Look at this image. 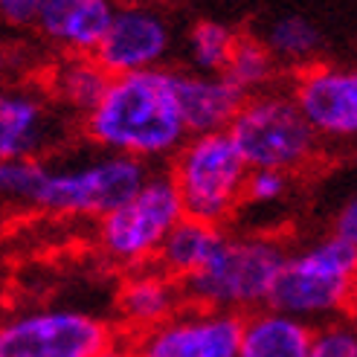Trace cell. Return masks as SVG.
<instances>
[{"mask_svg": "<svg viewBox=\"0 0 357 357\" xmlns=\"http://www.w3.org/2000/svg\"><path fill=\"white\" fill-rule=\"evenodd\" d=\"M264 44L271 47L279 64H296L299 70H305L317 64V52L323 47V35H319L317 24H311L302 15H284L267 26Z\"/></svg>", "mask_w": 357, "mask_h": 357, "instance_id": "19", "label": "cell"}, {"mask_svg": "<svg viewBox=\"0 0 357 357\" xmlns=\"http://www.w3.org/2000/svg\"><path fill=\"white\" fill-rule=\"evenodd\" d=\"M291 93L319 139H357V64H311L296 73Z\"/></svg>", "mask_w": 357, "mask_h": 357, "instance_id": "10", "label": "cell"}, {"mask_svg": "<svg viewBox=\"0 0 357 357\" xmlns=\"http://www.w3.org/2000/svg\"><path fill=\"white\" fill-rule=\"evenodd\" d=\"M169 47L172 29L163 15L146 3H122L93 59L116 79L157 70Z\"/></svg>", "mask_w": 357, "mask_h": 357, "instance_id": "11", "label": "cell"}, {"mask_svg": "<svg viewBox=\"0 0 357 357\" xmlns=\"http://www.w3.org/2000/svg\"><path fill=\"white\" fill-rule=\"evenodd\" d=\"M125 334L84 308H26L0 326V357H119Z\"/></svg>", "mask_w": 357, "mask_h": 357, "instance_id": "7", "label": "cell"}, {"mask_svg": "<svg viewBox=\"0 0 357 357\" xmlns=\"http://www.w3.org/2000/svg\"><path fill=\"white\" fill-rule=\"evenodd\" d=\"M227 134L250 169H276L284 174L308 166L319 146V137L299 111L294 93L276 91L250 96Z\"/></svg>", "mask_w": 357, "mask_h": 357, "instance_id": "8", "label": "cell"}, {"mask_svg": "<svg viewBox=\"0 0 357 357\" xmlns=\"http://www.w3.org/2000/svg\"><path fill=\"white\" fill-rule=\"evenodd\" d=\"M111 73L93 56H67L50 79V93L59 105L82 114V119L102 102Z\"/></svg>", "mask_w": 357, "mask_h": 357, "instance_id": "18", "label": "cell"}, {"mask_svg": "<svg viewBox=\"0 0 357 357\" xmlns=\"http://www.w3.org/2000/svg\"><path fill=\"white\" fill-rule=\"evenodd\" d=\"M186 218L174 181L169 172H151L142 189L128 204L114 209L93 227V244L105 261L125 273L154 264L169 233Z\"/></svg>", "mask_w": 357, "mask_h": 357, "instance_id": "6", "label": "cell"}, {"mask_svg": "<svg viewBox=\"0 0 357 357\" xmlns=\"http://www.w3.org/2000/svg\"><path fill=\"white\" fill-rule=\"evenodd\" d=\"M236 29H229L221 21H198L189 29V61L195 67V73H224L229 59H233V50L238 44Z\"/></svg>", "mask_w": 357, "mask_h": 357, "instance_id": "21", "label": "cell"}, {"mask_svg": "<svg viewBox=\"0 0 357 357\" xmlns=\"http://www.w3.org/2000/svg\"><path fill=\"white\" fill-rule=\"evenodd\" d=\"M331 233H334L337 238H343V241H349V244L357 247V189L349 192L346 198L340 201V206L334 209Z\"/></svg>", "mask_w": 357, "mask_h": 357, "instance_id": "24", "label": "cell"}, {"mask_svg": "<svg viewBox=\"0 0 357 357\" xmlns=\"http://www.w3.org/2000/svg\"><path fill=\"white\" fill-rule=\"evenodd\" d=\"M172 181L186 218L224 227L244 204L250 166L227 131L189 137L172 157Z\"/></svg>", "mask_w": 357, "mask_h": 357, "instance_id": "5", "label": "cell"}, {"mask_svg": "<svg viewBox=\"0 0 357 357\" xmlns=\"http://www.w3.org/2000/svg\"><path fill=\"white\" fill-rule=\"evenodd\" d=\"M357 299V247L334 233L291 250L271 308L305 319L314 328L334 323Z\"/></svg>", "mask_w": 357, "mask_h": 357, "instance_id": "4", "label": "cell"}, {"mask_svg": "<svg viewBox=\"0 0 357 357\" xmlns=\"http://www.w3.org/2000/svg\"><path fill=\"white\" fill-rule=\"evenodd\" d=\"M116 9V0H52L35 17L32 29L67 56H96Z\"/></svg>", "mask_w": 357, "mask_h": 357, "instance_id": "13", "label": "cell"}, {"mask_svg": "<svg viewBox=\"0 0 357 357\" xmlns=\"http://www.w3.org/2000/svg\"><path fill=\"white\" fill-rule=\"evenodd\" d=\"M142 160L99 154L79 166H47L29 160L17 181V206L56 218H91L93 224L128 204L149 181Z\"/></svg>", "mask_w": 357, "mask_h": 357, "instance_id": "2", "label": "cell"}, {"mask_svg": "<svg viewBox=\"0 0 357 357\" xmlns=\"http://www.w3.org/2000/svg\"><path fill=\"white\" fill-rule=\"evenodd\" d=\"M314 326L276 308H261L244 317L241 357H308Z\"/></svg>", "mask_w": 357, "mask_h": 357, "instance_id": "16", "label": "cell"}, {"mask_svg": "<svg viewBox=\"0 0 357 357\" xmlns=\"http://www.w3.org/2000/svg\"><path fill=\"white\" fill-rule=\"evenodd\" d=\"M183 305H189V302L181 282L163 273L157 264L137 267V271L125 273V279L116 288V299H114L116 328L128 340V337L163 326Z\"/></svg>", "mask_w": 357, "mask_h": 357, "instance_id": "12", "label": "cell"}, {"mask_svg": "<svg viewBox=\"0 0 357 357\" xmlns=\"http://www.w3.org/2000/svg\"><path fill=\"white\" fill-rule=\"evenodd\" d=\"M288 256L291 250L276 236L227 233L209 264L189 282H183L186 302L241 317L261 311L271 305V296L276 291V282Z\"/></svg>", "mask_w": 357, "mask_h": 357, "instance_id": "3", "label": "cell"}, {"mask_svg": "<svg viewBox=\"0 0 357 357\" xmlns=\"http://www.w3.org/2000/svg\"><path fill=\"white\" fill-rule=\"evenodd\" d=\"M291 189V174L276 172V169H250L247 189H244V204L267 206L282 201Z\"/></svg>", "mask_w": 357, "mask_h": 357, "instance_id": "23", "label": "cell"}, {"mask_svg": "<svg viewBox=\"0 0 357 357\" xmlns=\"http://www.w3.org/2000/svg\"><path fill=\"white\" fill-rule=\"evenodd\" d=\"M244 317L183 305L172 319L125 340L128 357H241Z\"/></svg>", "mask_w": 357, "mask_h": 357, "instance_id": "9", "label": "cell"}, {"mask_svg": "<svg viewBox=\"0 0 357 357\" xmlns=\"http://www.w3.org/2000/svg\"><path fill=\"white\" fill-rule=\"evenodd\" d=\"M308 357H357V326L334 319L314 331V346Z\"/></svg>", "mask_w": 357, "mask_h": 357, "instance_id": "22", "label": "cell"}, {"mask_svg": "<svg viewBox=\"0 0 357 357\" xmlns=\"http://www.w3.org/2000/svg\"><path fill=\"white\" fill-rule=\"evenodd\" d=\"M50 142V108L32 91H6L0 96V163L41 160Z\"/></svg>", "mask_w": 357, "mask_h": 357, "instance_id": "15", "label": "cell"}, {"mask_svg": "<svg viewBox=\"0 0 357 357\" xmlns=\"http://www.w3.org/2000/svg\"><path fill=\"white\" fill-rule=\"evenodd\" d=\"M276 70H279V61L271 52V47L264 44V38L238 35L233 59H229L224 73L233 79L247 96H256V93H264V87L276 79Z\"/></svg>", "mask_w": 357, "mask_h": 357, "instance_id": "20", "label": "cell"}, {"mask_svg": "<svg viewBox=\"0 0 357 357\" xmlns=\"http://www.w3.org/2000/svg\"><path fill=\"white\" fill-rule=\"evenodd\" d=\"M227 238V229L215 227V224H204L195 218H183L177 224L166 244L160 247V253L154 259V264L163 273H169L177 282H189L195 273H201L209 264V259L218 253L221 241Z\"/></svg>", "mask_w": 357, "mask_h": 357, "instance_id": "17", "label": "cell"}, {"mask_svg": "<svg viewBox=\"0 0 357 357\" xmlns=\"http://www.w3.org/2000/svg\"><path fill=\"white\" fill-rule=\"evenodd\" d=\"M50 3L52 0H0V12L12 26H35V17Z\"/></svg>", "mask_w": 357, "mask_h": 357, "instance_id": "25", "label": "cell"}, {"mask_svg": "<svg viewBox=\"0 0 357 357\" xmlns=\"http://www.w3.org/2000/svg\"><path fill=\"white\" fill-rule=\"evenodd\" d=\"M247 99L227 73H177V102L189 137L229 131Z\"/></svg>", "mask_w": 357, "mask_h": 357, "instance_id": "14", "label": "cell"}, {"mask_svg": "<svg viewBox=\"0 0 357 357\" xmlns=\"http://www.w3.org/2000/svg\"><path fill=\"white\" fill-rule=\"evenodd\" d=\"M119 357H128V354H125V351H122V354H119Z\"/></svg>", "mask_w": 357, "mask_h": 357, "instance_id": "26", "label": "cell"}, {"mask_svg": "<svg viewBox=\"0 0 357 357\" xmlns=\"http://www.w3.org/2000/svg\"><path fill=\"white\" fill-rule=\"evenodd\" d=\"M84 137L105 154L134 160L174 157L189 139L181 102L177 73L166 67L111 79L102 102L82 119Z\"/></svg>", "mask_w": 357, "mask_h": 357, "instance_id": "1", "label": "cell"}]
</instances>
